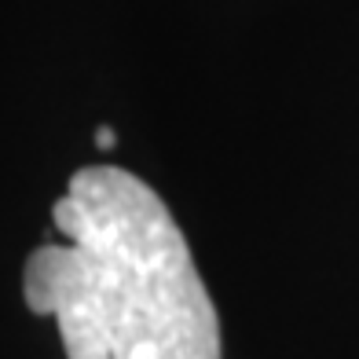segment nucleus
<instances>
[{"mask_svg": "<svg viewBox=\"0 0 359 359\" xmlns=\"http://www.w3.org/2000/svg\"><path fill=\"white\" fill-rule=\"evenodd\" d=\"M95 143H100V151H110V147H114V128L103 125L100 133H95Z\"/></svg>", "mask_w": 359, "mask_h": 359, "instance_id": "2", "label": "nucleus"}, {"mask_svg": "<svg viewBox=\"0 0 359 359\" xmlns=\"http://www.w3.org/2000/svg\"><path fill=\"white\" fill-rule=\"evenodd\" d=\"M55 242L26 257L22 297L67 359H224L217 304L165 198L118 165H85L52 205Z\"/></svg>", "mask_w": 359, "mask_h": 359, "instance_id": "1", "label": "nucleus"}]
</instances>
